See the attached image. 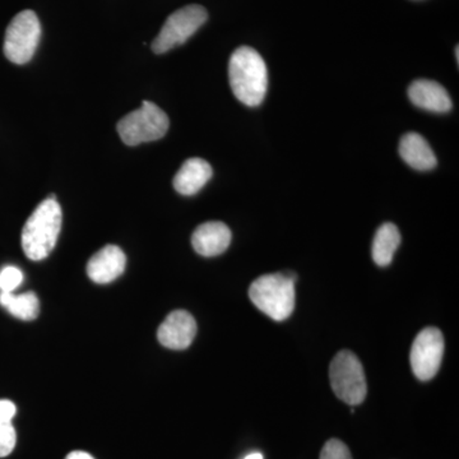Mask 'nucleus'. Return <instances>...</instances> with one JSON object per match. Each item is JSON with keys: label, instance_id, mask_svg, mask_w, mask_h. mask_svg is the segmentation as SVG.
Segmentation results:
<instances>
[{"label": "nucleus", "instance_id": "17", "mask_svg": "<svg viewBox=\"0 0 459 459\" xmlns=\"http://www.w3.org/2000/svg\"><path fill=\"white\" fill-rule=\"evenodd\" d=\"M23 282V273L20 268L7 265L0 271V292H13Z\"/></svg>", "mask_w": 459, "mask_h": 459}, {"label": "nucleus", "instance_id": "7", "mask_svg": "<svg viewBox=\"0 0 459 459\" xmlns=\"http://www.w3.org/2000/svg\"><path fill=\"white\" fill-rule=\"evenodd\" d=\"M207 11L202 5L192 4L178 9L166 20L161 31L152 42L156 54H164L189 40L207 21Z\"/></svg>", "mask_w": 459, "mask_h": 459}, {"label": "nucleus", "instance_id": "8", "mask_svg": "<svg viewBox=\"0 0 459 459\" xmlns=\"http://www.w3.org/2000/svg\"><path fill=\"white\" fill-rule=\"evenodd\" d=\"M444 337L435 327L422 329L411 347L410 361L413 374L422 382L433 379L442 365Z\"/></svg>", "mask_w": 459, "mask_h": 459}, {"label": "nucleus", "instance_id": "19", "mask_svg": "<svg viewBox=\"0 0 459 459\" xmlns=\"http://www.w3.org/2000/svg\"><path fill=\"white\" fill-rule=\"evenodd\" d=\"M319 459H352V455L346 444L338 439H331L323 446Z\"/></svg>", "mask_w": 459, "mask_h": 459}, {"label": "nucleus", "instance_id": "5", "mask_svg": "<svg viewBox=\"0 0 459 459\" xmlns=\"http://www.w3.org/2000/svg\"><path fill=\"white\" fill-rule=\"evenodd\" d=\"M332 389L341 401L350 406H358L368 394L364 368L355 353L343 350L334 356L329 367Z\"/></svg>", "mask_w": 459, "mask_h": 459}, {"label": "nucleus", "instance_id": "14", "mask_svg": "<svg viewBox=\"0 0 459 459\" xmlns=\"http://www.w3.org/2000/svg\"><path fill=\"white\" fill-rule=\"evenodd\" d=\"M400 155L411 168L419 171L433 170L437 157L427 140L418 133H407L402 137Z\"/></svg>", "mask_w": 459, "mask_h": 459}, {"label": "nucleus", "instance_id": "21", "mask_svg": "<svg viewBox=\"0 0 459 459\" xmlns=\"http://www.w3.org/2000/svg\"><path fill=\"white\" fill-rule=\"evenodd\" d=\"M65 459H95L92 457V455H89V453L82 452V451H74L72 453H69L68 455H66Z\"/></svg>", "mask_w": 459, "mask_h": 459}, {"label": "nucleus", "instance_id": "4", "mask_svg": "<svg viewBox=\"0 0 459 459\" xmlns=\"http://www.w3.org/2000/svg\"><path fill=\"white\" fill-rule=\"evenodd\" d=\"M169 117L164 110L150 101L120 119L117 129L126 146H138L146 142L161 140L168 133Z\"/></svg>", "mask_w": 459, "mask_h": 459}, {"label": "nucleus", "instance_id": "18", "mask_svg": "<svg viewBox=\"0 0 459 459\" xmlns=\"http://www.w3.org/2000/svg\"><path fill=\"white\" fill-rule=\"evenodd\" d=\"M17 434L12 422H0V458L7 457L16 446Z\"/></svg>", "mask_w": 459, "mask_h": 459}, {"label": "nucleus", "instance_id": "15", "mask_svg": "<svg viewBox=\"0 0 459 459\" xmlns=\"http://www.w3.org/2000/svg\"><path fill=\"white\" fill-rule=\"evenodd\" d=\"M401 244L400 230L394 223H383L374 238L371 255L379 267H386L394 261L395 250Z\"/></svg>", "mask_w": 459, "mask_h": 459}, {"label": "nucleus", "instance_id": "11", "mask_svg": "<svg viewBox=\"0 0 459 459\" xmlns=\"http://www.w3.org/2000/svg\"><path fill=\"white\" fill-rule=\"evenodd\" d=\"M231 238V231L225 223L205 222L193 232L192 246L199 255L216 256L228 250Z\"/></svg>", "mask_w": 459, "mask_h": 459}, {"label": "nucleus", "instance_id": "12", "mask_svg": "<svg viewBox=\"0 0 459 459\" xmlns=\"http://www.w3.org/2000/svg\"><path fill=\"white\" fill-rule=\"evenodd\" d=\"M409 98L415 107L433 113H448L453 107L451 96L442 84L429 80H418L411 84Z\"/></svg>", "mask_w": 459, "mask_h": 459}, {"label": "nucleus", "instance_id": "9", "mask_svg": "<svg viewBox=\"0 0 459 459\" xmlns=\"http://www.w3.org/2000/svg\"><path fill=\"white\" fill-rule=\"evenodd\" d=\"M197 334V323L186 310H175L166 316L157 331L160 343L170 350L188 349Z\"/></svg>", "mask_w": 459, "mask_h": 459}, {"label": "nucleus", "instance_id": "3", "mask_svg": "<svg viewBox=\"0 0 459 459\" xmlns=\"http://www.w3.org/2000/svg\"><path fill=\"white\" fill-rule=\"evenodd\" d=\"M295 281L291 272L264 274L250 285L249 299L265 316L281 322L294 312Z\"/></svg>", "mask_w": 459, "mask_h": 459}, {"label": "nucleus", "instance_id": "22", "mask_svg": "<svg viewBox=\"0 0 459 459\" xmlns=\"http://www.w3.org/2000/svg\"><path fill=\"white\" fill-rule=\"evenodd\" d=\"M244 459H263V455L262 453L255 452L252 453V455H247Z\"/></svg>", "mask_w": 459, "mask_h": 459}, {"label": "nucleus", "instance_id": "10", "mask_svg": "<svg viewBox=\"0 0 459 459\" xmlns=\"http://www.w3.org/2000/svg\"><path fill=\"white\" fill-rule=\"evenodd\" d=\"M126 256L117 246H107L92 255L87 264V274L99 285L119 279L126 271Z\"/></svg>", "mask_w": 459, "mask_h": 459}, {"label": "nucleus", "instance_id": "2", "mask_svg": "<svg viewBox=\"0 0 459 459\" xmlns=\"http://www.w3.org/2000/svg\"><path fill=\"white\" fill-rule=\"evenodd\" d=\"M62 208L56 199H45L22 230V249L31 261H42L53 252L62 229Z\"/></svg>", "mask_w": 459, "mask_h": 459}, {"label": "nucleus", "instance_id": "13", "mask_svg": "<svg viewBox=\"0 0 459 459\" xmlns=\"http://www.w3.org/2000/svg\"><path fill=\"white\" fill-rule=\"evenodd\" d=\"M213 170L204 159H189L175 175L174 188L181 195H195L212 178Z\"/></svg>", "mask_w": 459, "mask_h": 459}, {"label": "nucleus", "instance_id": "20", "mask_svg": "<svg viewBox=\"0 0 459 459\" xmlns=\"http://www.w3.org/2000/svg\"><path fill=\"white\" fill-rule=\"evenodd\" d=\"M17 409L13 402L0 400V422H12L16 416Z\"/></svg>", "mask_w": 459, "mask_h": 459}, {"label": "nucleus", "instance_id": "6", "mask_svg": "<svg viewBox=\"0 0 459 459\" xmlns=\"http://www.w3.org/2000/svg\"><path fill=\"white\" fill-rule=\"evenodd\" d=\"M41 39V25L33 11H23L11 21L5 31L4 54L9 62L22 65L35 56Z\"/></svg>", "mask_w": 459, "mask_h": 459}, {"label": "nucleus", "instance_id": "1", "mask_svg": "<svg viewBox=\"0 0 459 459\" xmlns=\"http://www.w3.org/2000/svg\"><path fill=\"white\" fill-rule=\"evenodd\" d=\"M229 80L238 101L250 108L259 107L268 90V71L258 51L240 47L229 62Z\"/></svg>", "mask_w": 459, "mask_h": 459}, {"label": "nucleus", "instance_id": "16", "mask_svg": "<svg viewBox=\"0 0 459 459\" xmlns=\"http://www.w3.org/2000/svg\"><path fill=\"white\" fill-rule=\"evenodd\" d=\"M0 305L12 316L21 320H33L40 313V301L35 292L14 295L0 292Z\"/></svg>", "mask_w": 459, "mask_h": 459}, {"label": "nucleus", "instance_id": "23", "mask_svg": "<svg viewBox=\"0 0 459 459\" xmlns=\"http://www.w3.org/2000/svg\"><path fill=\"white\" fill-rule=\"evenodd\" d=\"M458 47L455 48V57H457V63H458V60H459V51H458Z\"/></svg>", "mask_w": 459, "mask_h": 459}]
</instances>
